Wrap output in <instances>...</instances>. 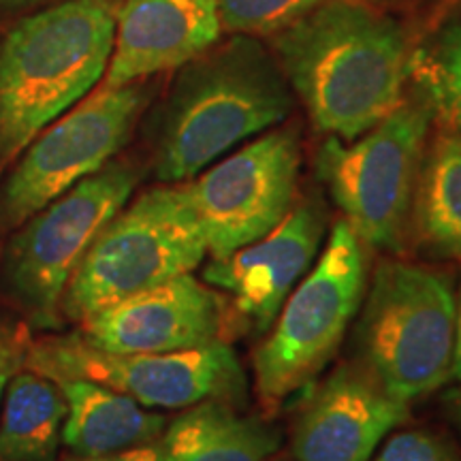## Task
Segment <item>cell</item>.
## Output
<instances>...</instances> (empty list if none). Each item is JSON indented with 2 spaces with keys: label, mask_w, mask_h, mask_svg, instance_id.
Segmentation results:
<instances>
[{
  "label": "cell",
  "mask_w": 461,
  "mask_h": 461,
  "mask_svg": "<svg viewBox=\"0 0 461 461\" xmlns=\"http://www.w3.org/2000/svg\"><path fill=\"white\" fill-rule=\"evenodd\" d=\"M118 0H65L0 39V163L105 77Z\"/></svg>",
  "instance_id": "cell-2"
},
{
  "label": "cell",
  "mask_w": 461,
  "mask_h": 461,
  "mask_svg": "<svg viewBox=\"0 0 461 461\" xmlns=\"http://www.w3.org/2000/svg\"><path fill=\"white\" fill-rule=\"evenodd\" d=\"M429 120L425 101L402 103L357 140L327 137L321 146L316 171L363 246H406Z\"/></svg>",
  "instance_id": "cell-7"
},
{
  "label": "cell",
  "mask_w": 461,
  "mask_h": 461,
  "mask_svg": "<svg viewBox=\"0 0 461 461\" xmlns=\"http://www.w3.org/2000/svg\"><path fill=\"white\" fill-rule=\"evenodd\" d=\"M451 380H459L461 383V291L457 299V321H455V357Z\"/></svg>",
  "instance_id": "cell-25"
},
{
  "label": "cell",
  "mask_w": 461,
  "mask_h": 461,
  "mask_svg": "<svg viewBox=\"0 0 461 461\" xmlns=\"http://www.w3.org/2000/svg\"><path fill=\"white\" fill-rule=\"evenodd\" d=\"M457 299L445 274L387 258L367 288L357 346L361 363L402 402L451 380Z\"/></svg>",
  "instance_id": "cell-5"
},
{
  "label": "cell",
  "mask_w": 461,
  "mask_h": 461,
  "mask_svg": "<svg viewBox=\"0 0 461 461\" xmlns=\"http://www.w3.org/2000/svg\"><path fill=\"white\" fill-rule=\"evenodd\" d=\"M205 257L186 184L149 188L105 224L68 280L60 312L84 322L107 305L190 274Z\"/></svg>",
  "instance_id": "cell-4"
},
{
  "label": "cell",
  "mask_w": 461,
  "mask_h": 461,
  "mask_svg": "<svg viewBox=\"0 0 461 461\" xmlns=\"http://www.w3.org/2000/svg\"><path fill=\"white\" fill-rule=\"evenodd\" d=\"M286 82L316 129L350 141L402 105L411 54L402 26L361 3L319 5L276 39Z\"/></svg>",
  "instance_id": "cell-1"
},
{
  "label": "cell",
  "mask_w": 461,
  "mask_h": 461,
  "mask_svg": "<svg viewBox=\"0 0 461 461\" xmlns=\"http://www.w3.org/2000/svg\"><path fill=\"white\" fill-rule=\"evenodd\" d=\"M325 230L321 203L303 199L261 240L224 258H212L203 282L227 295V327L252 333L272 330L293 288L312 269Z\"/></svg>",
  "instance_id": "cell-12"
},
{
  "label": "cell",
  "mask_w": 461,
  "mask_h": 461,
  "mask_svg": "<svg viewBox=\"0 0 461 461\" xmlns=\"http://www.w3.org/2000/svg\"><path fill=\"white\" fill-rule=\"evenodd\" d=\"M455 419H457V425L461 429V389L455 393Z\"/></svg>",
  "instance_id": "cell-26"
},
{
  "label": "cell",
  "mask_w": 461,
  "mask_h": 461,
  "mask_svg": "<svg viewBox=\"0 0 461 461\" xmlns=\"http://www.w3.org/2000/svg\"><path fill=\"white\" fill-rule=\"evenodd\" d=\"M285 73L255 39H230L188 62L167 105L157 143V177L180 184L250 137L288 118Z\"/></svg>",
  "instance_id": "cell-3"
},
{
  "label": "cell",
  "mask_w": 461,
  "mask_h": 461,
  "mask_svg": "<svg viewBox=\"0 0 461 461\" xmlns=\"http://www.w3.org/2000/svg\"><path fill=\"white\" fill-rule=\"evenodd\" d=\"M229 32H280L314 11L322 0H214Z\"/></svg>",
  "instance_id": "cell-21"
},
{
  "label": "cell",
  "mask_w": 461,
  "mask_h": 461,
  "mask_svg": "<svg viewBox=\"0 0 461 461\" xmlns=\"http://www.w3.org/2000/svg\"><path fill=\"white\" fill-rule=\"evenodd\" d=\"M24 367L45 376L86 378L146 408H188L205 400L241 403L246 374L224 339L180 353H109L79 333L32 342Z\"/></svg>",
  "instance_id": "cell-9"
},
{
  "label": "cell",
  "mask_w": 461,
  "mask_h": 461,
  "mask_svg": "<svg viewBox=\"0 0 461 461\" xmlns=\"http://www.w3.org/2000/svg\"><path fill=\"white\" fill-rule=\"evenodd\" d=\"M411 412L361 361H350L322 380L303 403L291 451L297 461H370Z\"/></svg>",
  "instance_id": "cell-14"
},
{
  "label": "cell",
  "mask_w": 461,
  "mask_h": 461,
  "mask_svg": "<svg viewBox=\"0 0 461 461\" xmlns=\"http://www.w3.org/2000/svg\"><path fill=\"white\" fill-rule=\"evenodd\" d=\"M280 431L244 414L238 402L205 400L188 406L158 442L160 461H265L278 451Z\"/></svg>",
  "instance_id": "cell-17"
},
{
  "label": "cell",
  "mask_w": 461,
  "mask_h": 461,
  "mask_svg": "<svg viewBox=\"0 0 461 461\" xmlns=\"http://www.w3.org/2000/svg\"><path fill=\"white\" fill-rule=\"evenodd\" d=\"M140 82L105 88L62 113L22 149L0 188V229H17L84 177L101 171L124 143L148 105Z\"/></svg>",
  "instance_id": "cell-10"
},
{
  "label": "cell",
  "mask_w": 461,
  "mask_h": 461,
  "mask_svg": "<svg viewBox=\"0 0 461 461\" xmlns=\"http://www.w3.org/2000/svg\"><path fill=\"white\" fill-rule=\"evenodd\" d=\"M420 244L445 258H461V135L447 132L419 171L412 221Z\"/></svg>",
  "instance_id": "cell-19"
},
{
  "label": "cell",
  "mask_w": 461,
  "mask_h": 461,
  "mask_svg": "<svg viewBox=\"0 0 461 461\" xmlns=\"http://www.w3.org/2000/svg\"><path fill=\"white\" fill-rule=\"evenodd\" d=\"M67 400L45 374L28 367L7 383L0 411V461H54L62 442Z\"/></svg>",
  "instance_id": "cell-18"
},
{
  "label": "cell",
  "mask_w": 461,
  "mask_h": 461,
  "mask_svg": "<svg viewBox=\"0 0 461 461\" xmlns=\"http://www.w3.org/2000/svg\"><path fill=\"white\" fill-rule=\"evenodd\" d=\"M363 241L346 221L333 227L314 267L293 288L252 370L258 400L276 408L308 387L336 355L366 293Z\"/></svg>",
  "instance_id": "cell-6"
},
{
  "label": "cell",
  "mask_w": 461,
  "mask_h": 461,
  "mask_svg": "<svg viewBox=\"0 0 461 461\" xmlns=\"http://www.w3.org/2000/svg\"><path fill=\"white\" fill-rule=\"evenodd\" d=\"M302 148L293 129H274L186 184L207 255L224 258L261 240L295 205Z\"/></svg>",
  "instance_id": "cell-11"
},
{
  "label": "cell",
  "mask_w": 461,
  "mask_h": 461,
  "mask_svg": "<svg viewBox=\"0 0 461 461\" xmlns=\"http://www.w3.org/2000/svg\"><path fill=\"white\" fill-rule=\"evenodd\" d=\"M79 336L109 353H180L222 339L224 297L193 272L107 305Z\"/></svg>",
  "instance_id": "cell-13"
},
{
  "label": "cell",
  "mask_w": 461,
  "mask_h": 461,
  "mask_svg": "<svg viewBox=\"0 0 461 461\" xmlns=\"http://www.w3.org/2000/svg\"><path fill=\"white\" fill-rule=\"evenodd\" d=\"M140 177L135 165L109 160L17 227L5 276L32 322L58 325L68 280L105 224L129 203Z\"/></svg>",
  "instance_id": "cell-8"
},
{
  "label": "cell",
  "mask_w": 461,
  "mask_h": 461,
  "mask_svg": "<svg viewBox=\"0 0 461 461\" xmlns=\"http://www.w3.org/2000/svg\"><path fill=\"white\" fill-rule=\"evenodd\" d=\"M67 400L62 442L77 457H96L152 445L163 436V414L149 412L132 397L86 378H51Z\"/></svg>",
  "instance_id": "cell-16"
},
{
  "label": "cell",
  "mask_w": 461,
  "mask_h": 461,
  "mask_svg": "<svg viewBox=\"0 0 461 461\" xmlns=\"http://www.w3.org/2000/svg\"><path fill=\"white\" fill-rule=\"evenodd\" d=\"M411 75L423 90L431 113L461 135V26L411 56Z\"/></svg>",
  "instance_id": "cell-20"
},
{
  "label": "cell",
  "mask_w": 461,
  "mask_h": 461,
  "mask_svg": "<svg viewBox=\"0 0 461 461\" xmlns=\"http://www.w3.org/2000/svg\"><path fill=\"white\" fill-rule=\"evenodd\" d=\"M374 461H461V453L434 431L406 429L391 436Z\"/></svg>",
  "instance_id": "cell-22"
},
{
  "label": "cell",
  "mask_w": 461,
  "mask_h": 461,
  "mask_svg": "<svg viewBox=\"0 0 461 461\" xmlns=\"http://www.w3.org/2000/svg\"><path fill=\"white\" fill-rule=\"evenodd\" d=\"M68 461H160L158 445H143L135 448H126V451L96 455V457H75Z\"/></svg>",
  "instance_id": "cell-24"
},
{
  "label": "cell",
  "mask_w": 461,
  "mask_h": 461,
  "mask_svg": "<svg viewBox=\"0 0 461 461\" xmlns=\"http://www.w3.org/2000/svg\"><path fill=\"white\" fill-rule=\"evenodd\" d=\"M37 3V0H0V5H7V7H22V5Z\"/></svg>",
  "instance_id": "cell-27"
},
{
  "label": "cell",
  "mask_w": 461,
  "mask_h": 461,
  "mask_svg": "<svg viewBox=\"0 0 461 461\" xmlns=\"http://www.w3.org/2000/svg\"><path fill=\"white\" fill-rule=\"evenodd\" d=\"M32 339L26 327H5L0 330V402L5 389L15 372L24 367V359Z\"/></svg>",
  "instance_id": "cell-23"
},
{
  "label": "cell",
  "mask_w": 461,
  "mask_h": 461,
  "mask_svg": "<svg viewBox=\"0 0 461 461\" xmlns=\"http://www.w3.org/2000/svg\"><path fill=\"white\" fill-rule=\"evenodd\" d=\"M221 31L214 0H122L103 86L120 88L188 65Z\"/></svg>",
  "instance_id": "cell-15"
}]
</instances>
